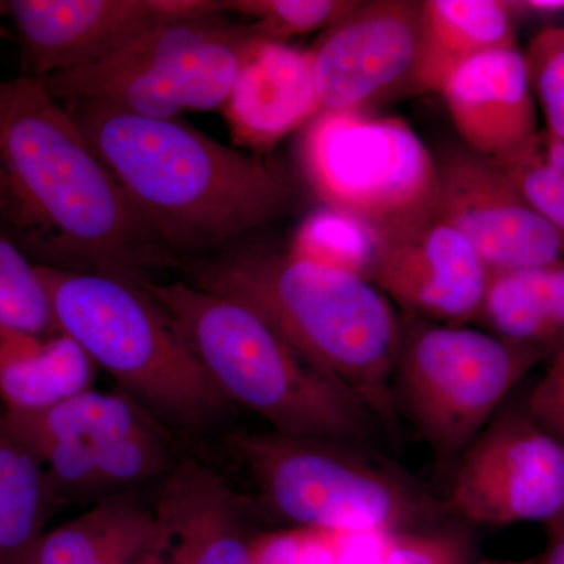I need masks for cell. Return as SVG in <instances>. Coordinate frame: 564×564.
Wrapping results in <instances>:
<instances>
[{
    "label": "cell",
    "instance_id": "cell-1",
    "mask_svg": "<svg viewBox=\"0 0 564 564\" xmlns=\"http://www.w3.org/2000/svg\"><path fill=\"white\" fill-rule=\"evenodd\" d=\"M0 228L36 267L150 278L172 258L43 82L0 79Z\"/></svg>",
    "mask_w": 564,
    "mask_h": 564
},
{
    "label": "cell",
    "instance_id": "cell-2",
    "mask_svg": "<svg viewBox=\"0 0 564 564\" xmlns=\"http://www.w3.org/2000/svg\"><path fill=\"white\" fill-rule=\"evenodd\" d=\"M133 210L172 250H209L291 214L299 191L267 155L177 120L95 101L62 102Z\"/></svg>",
    "mask_w": 564,
    "mask_h": 564
},
{
    "label": "cell",
    "instance_id": "cell-3",
    "mask_svg": "<svg viewBox=\"0 0 564 564\" xmlns=\"http://www.w3.org/2000/svg\"><path fill=\"white\" fill-rule=\"evenodd\" d=\"M191 284L247 304L391 425L402 317L372 282L288 252L248 251L198 263Z\"/></svg>",
    "mask_w": 564,
    "mask_h": 564
},
{
    "label": "cell",
    "instance_id": "cell-4",
    "mask_svg": "<svg viewBox=\"0 0 564 564\" xmlns=\"http://www.w3.org/2000/svg\"><path fill=\"white\" fill-rule=\"evenodd\" d=\"M231 404L274 433L362 447L377 419L247 304L191 282L137 281Z\"/></svg>",
    "mask_w": 564,
    "mask_h": 564
},
{
    "label": "cell",
    "instance_id": "cell-5",
    "mask_svg": "<svg viewBox=\"0 0 564 564\" xmlns=\"http://www.w3.org/2000/svg\"><path fill=\"white\" fill-rule=\"evenodd\" d=\"M36 273L58 332L166 430L203 432L231 406L139 282L46 267Z\"/></svg>",
    "mask_w": 564,
    "mask_h": 564
},
{
    "label": "cell",
    "instance_id": "cell-6",
    "mask_svg": "<svg viewBox=\"0 0 564 564\" xmlns=\"http://www.w3.org/2000/svg\"><path fill=\"white\" fill-rule=\"evenodd\" d=\"M258 33L225 14L163 21L93 65L43 80L58 102L95 101L176 120L185 110H223Z\"/></svg>",
    "mask_w": 564,
    "mask_h": 564
},
{
    "label": "cell",
    "instance_id": "cell-7",
    "mask_svg": "<svg viewBox=\"0 0 564 564\" xmlns=\"http://www.w3.org/2000/svg\"><path fill=\"white\" fill-rule=\"evenodd\" d=\"M229 447L265 507L292 527L393 532L432 511L413 485L352 445L273 432L236 434Z\"/></svg>",
    "mask_w": 564,
    "mask_h": 564
},
{
    "label": "cell",
    "instance_id": "cell-8",
    "mask_svg": "<svg viewBox=\"0 0 564 564\" xmlns=\"http://www.w3.org/2000/svg\"><path fill=\"white\" fill-rule=\"evenodd\" d=\"M545 355L496 334L403 315L393 381L436 462L458 463Z\"/></svg>",
    "mask_w": 564,
    "mask_h": 564
},
{
    "label": "cell",
    "instance_id": "cell-9",
    "mask_svg": "<svg viewBox=\"0 0 564 564\" xmlns=\"http://www.w3.org/2000/svg\"><path fill=\"white\" fill-rule=\"evenodd\" d=\"M296 161L323 207L375 231L434 207L436 158L400 118L318 111L300 132Z\"/></svg>",
    "mask_w": 564,
    "mask_h": 564
},
{
    "label": "cell",
    "instance_id": "cell-10",
    "mask_svg": "<svg viewBox=\"0 0 564 564\" xmlns=\"http://www.w3.org/2000/svg\"><path fill=\"white\" fill-rule=\"evenodd\" d=\"M447 507L480 525L558 521L564 516V445L527 411L497 415L456 463Z\"/></svg>",
    "mask_w": 564,
    "mask_h": 564
},
{
    "label": "cell",
    "instance_id": "cell-11",
    "mask_svg": "<svg viewBox=\"0 0 564 564\" xmlns=\"http://www.w3.org/2000/svg\"><path fill=\"white\" fill-rule=\"evenodd\" d=\"M422 44V0H359L311 47L322 110L366 111L415 95Z\"/></svg>",
    "mask_w": 564,
    "mask_h": 564
},
{
    "label": "cell",
    "instance_id": "cell-12",
    "mask_svg": "<svg viewBox=\"0 0 564 564\" xmlns=\"http://www.w3.org/2000/svg\"><path fill=\"white\" fill-rule=\"evenodd\" d=\"M375 234L370 281L403 315L448 325L478 321L491 270L436 207Z\"/></svg>",
    "mask_w": 564,
    "mask_h": 564
},
{
    "label": "cell",
    "instance_id": "cell-13",
    "mask_svg": "<svg viewBox=\"0 0 564 564\" xmlns=\"http://www.w3.org/2000/svg\"><path fill=\"white\" fill-rule=\"evenodd\" d=\"M436 172L437 214L469 240L491 272L563 261L560 234L496 162L452 148L436 158Z\"/></svg>",
    "mask_w": 564,
    "mask_h": 564
},
{
    "label": "cell",
    "instance_id": "cell-14",
    "mask_svg": "<svg viewBox=\"0 0 564 564\" xmlns=\"http://www.w3.org/2000/svg\"><path fill=\"white\" fill-rule=\"evenodd\" d=\"M21 77L46 80L93 65L163 22L154 0H9Z\"/></svg>",
    "mask_w": 564,
    "mask_h": 564
},
{
    "label": "cell",
    "instance_id": "cell-15",
    "mask_svg": "<svg viewBox=\"0 0 564 564\" xmlns=\"http://www.w3.org/2000/svg\"><path fill=\"white\" fill-rule=\"evenodd\" d=\"M221 111L234 147L269 155L322 111L311 50L259 36Z\"/></svg>",
    "mask_w": 564,
    "mask_h": 564
},
{
    "label": "cell",
    "instance_id": "cell-16",
    "mask_svg": "<svg viewBox=\"0 0 564 564\" xmlns=\"http://www.w3.org/2000/svg\"><path fill=\"white\" fill-rule=\"evenodd\" d=\"M443 96L467 150L497 162L536 139V99L524 52L494 51L464 63Z\"/></svg>",
    "mask_w": 564,
    "mask_h": 564
},
{
    "label": "cell",
    "instance_id": "cell-17",
    "mask_svg": "<svg viewBox=\"0 0 564 564\" xmlns=\"http://www.w3.org/2000/svg\"><path fill=\"white\" fill-rule=\"evenodd\" d=\"M154 511L166 538L162 564H252L242 500L199 459H177Z\"/></svg>",
    "mask_w": 564,
    "mask_h": 564
},
{
    "label": "cell",
    "instance_id": "cell-18",
    "mask_svg": "<svg viewBox=\"0 0 564 564\" xmlns=\"http://www.w3.org/2000/svg\"><path fill=\"white\" fill-rule=\"evenodd\" d=\"M96 364L66 334L0 325V400L7 411H39L90 391Z\"/></svg>",
    "mask_w": 564,
    "mask_h": 564
},
{
    "label": "cell",
    "instance_id": "cell-19",
    "mask_svg": "<svg viewBox=\"0 0 564 564\" xmlns=\"http://www.w3.org/2000/svg\"><path fill=\"white\" fill-rule=\"evenodd\" d=\"M423 44L415 95L441 93L464 63L516 43L514 11L505 0H422Z\"/></svg>",
    "mask_w": 564,
    "mask_h": 564
},
{
    "label": "cell",
    "instance_id": "cell-20",
    "mask_svg": "<svg viewBox=\"0 0 564 564\" xmlns=\"http://www.w3.org/2000/svg\"><path fill=\"white\" fill-rule=\"evenodd\" d=\"M13 436L36 458L54 444L88 447L115 443L161 426L128 393L85 391L39 411L3 410ZM163 426V425H162Z\"/></svg>",
    "mask_w": 564,
    "mask_h": 564
},
{
    "label": "cell",
    "instance_id": "cell-21",
    "mask_svg": "<svg viewBox=\"0 0 564 564\" xmlns=\"http://www.w3.org/2000/svg\"><path fill=\"white\" fill-rule=\"evenodd\" d=\"M478 321L505 340L554 352L564 343V259L491 272Z\"/></svg>",
    "mask_w": 564,
    "mask_h": 564
},
{
    "label": "cell",
    "instance_id": "cell-22",
    "mask_svg": "<svg viewBox=\"0 0 564 564\" xmlns=\"http://www.w3.org/2000/svg\"><path fill=\"white\" fill-rule=\"evenodd\" d=\"M158 527L155 511L132 497H106L73 521L40 533L6 564H91Z\"/></svg>",
    "mask_w": 564,
    "mask_h": 564
},
{
    "label": "cell",
    "instance_id": "cell-23",
    "mask_svg": "<svg viewBox=\"0 0 564 564\" xmlns=\"http://www.w3.org/2000/svg\"><path fill=\"white\" fill-rule=\"evenodd\" d=\"M57 505L43 466L13 436L0 411V564L43 533Z\"/></svg>",
    "mask_w": 564,
    "mask_h": 564
},
{
    "label": "cell",
    "instance_id": "cell-24",
    "mask_svg": "<svg viewBox=\"0 0 564 564\" xmlns=\"http://www.w3.org/2000/svg\"><path fill=\"white\" fill-rule=\"evenodd\" d=\"M288 254L370 281L377 254V234L370 226L322 206L300 223Z\"/></svg>",
    "mask_w": 564,
    "mask_h": 564
},
{
    "label": "cell",
    "instance_id": "cell-25",
    "mask_svg": "<svg viewBox=\"0 0 564 564\" xmlns=\"http://www.w3.org/2000/svg\"><path fill=\"white\" fill-rule=\"evenodd\" d=\"M172 437L165 426H155L95 448L93 496H121L173 469Z\"/></svg>",
    "mask_w": 564,
    "mask_h": 564
},
{
    "label": "cell",
    "instance_id": "cell-26",
    "mask_svg": "<svg viewBox=\"0 0 564 564\" xmlns=\"http://www.w3.org/2000/svg\"><path fill=\"white\" fill-rule=\"evenodd\" d=\"M336 564H470L467 545L454 533H358L345 545Z\"/></svg>",
    "mask_w": 564,
    "mask_h": 564
},
{
    "label": "cell",
    "instance_id": "cell-27",
    "mask_svg": "<svg viewBox=\"0 0 564 564\" xmlns=\"http://www.w3.org/2000/svg\"><path fill=\"white\" fill-rule=\"evenodd\" d=\"M0 325L35 334H58L36 267L0 228Z\"/></svg>",
    "mask_w": 564,
    "mask_h": 564
},
{
    "label": "cell",
    "instance_id": "cell-28",
    "mask_svg": "<svg viewBox=\"0 0 564 564\" xmlns=\"http://www.w3.org/2000/svg\"><path fill=\"white\" fill-rule=\"evenodd\" d=\"M223 14L252 20L251 28L267 40L282 41L326 31L359 0H220Z\"/></svg>",
    "mask_w": 564,
    "mask_h": 564
},
{
    "label": "cell",
    "instance_id": "cell-29",
    "mask_svg": "<svg viewBox=\"0 0 564 564\" xmlns=\"http://www.w3.org/2000/svg\"><path fill=\"white\" fill-rule=\"evenodd\" d=\"M540 133L521 150L496 163L564 240V176L545 161Z\"/></svg>",
    "mask_w": 564,
    "mask_h": 564
},
{
    "label": "cell",
    "instance_id": "cell-30",
    "mask_svg": "<svg viewBox=\"0 0 564 564\" xmlns=\"http://www.w3.org/2000/svg\"><path fill=\"white\" fill-rule=\"evenodd\" d=\"M524 55L534 99L543 110L544 131L564 140V28L541 29Z\"/></svg>",
    "mask_w": 564,
    "mask_h": 564
},
{
    "label": "cell",
    "instance_id": "cell-31",
    "mask_svg": "<svg viewBox=\"0 0 564 564\" xmlns=\"http://www.w3.org/2000/svg\"><path fill=\"white\" fill-rule=\"evenodd\" d=\"M358 533L289 527L251 536L252 564H336L348 541Z\"/></svg>",
    "mask_w": 564,
    "mask_h": 564
},
{
    "label": "cell",
    "instance_id": "cell-32",
    "mask_svg": "<svg viewBox=\"0 0 564 564\" xmlns=\"http://www.w3.org/2000/svg\"><path fill=\"white\" fill-rule=\"evenodd\" d=\"M527 414L543 432L564 445V343L552 356L527 402Z\"/></svg>",
    "mask_w": 564,
    "mask_h": 564
},
{
    "label": "cell",
    "instance_id": "cell-33",
    "mask_svg": "<svg viewBox=\"0 0 564 564\" xmlns=\"http://www.w3.org/2000/svg\"><path fill=\"white\" fill-rule=\"evenodd\" d=\"M165 549V533L159 524L158 529L126 541L91 564H162Z\"/></svg>",
    "mask_w": 564,
    "mask_h": 564
},
{
    "label": "cell",
    "instance_id": "cell-34",
    "mask_svg": "<svg viewBox=\"0 0 564 564\" xmlns=\"http://www.w3.org/2000/svg\"><path fill=\"white\" fill-rule=\"evenodd\" d=\"M516 13H533L536 17H556L564 13V0H519L510 2Z\"/></svg>",
    "mask_w": 564,
    "mask_h": 564
},
{
    "label": "cell",
    "instance_id": "cell-35",
    "mask_svg": "<svg viewBox=\"0 0 564 564\" xmlns=\"http://www.w3.org/2000/svg\"><path fill=\"white\" fill-rule=\"evenodd\" d=\"M551 540L543 558L538 564H564V516L549 524Z\"/></svg>",
    "mask_w": 564,
    "mask_h": 564
},
{
    "label": "cell",
    "instance_id": "cell-36",
    "mask_svg": "<svg viewBox=\"0 0 564 564\" xmlns=\"http://www.w3.org/2000/svg\"><path fill=\"white\" fill-rule=\"evenodd\" d=\"M540 139L545 161L564 176V140L545 131H541Z\"/></svg>",
    "mask_w": 564,
    "mask_h": 564
},
{
    "label": "cell",
    "instance_id": "cell-37",
    "mask_svg": "<svg viewBox=\"0 0 564 564\" xmlns=\"http://www.w3.org/2000/svg\"><path fill=\"white\" fill-rule=\"evenodd\" d=\"M10 17V6L7 0H0V22L3 21V18Z\"/></svg>",
    "mask_w": 564,
    "mask_h": 564
},
{
    "label": "cell",
    "instance_id": "cell-38",
    "mask_svg": "<svg viewBox=\"0 0 564 564\" xmlns=\"http://www.w3.org/2000/svg\"><path fill=\"white\" fill-rule=\"evenodd\" d=\"M470 564H529V563H510V562H480Z\"/></svg>",
    "mask_w": 564,
    "mask_h": 564
},
{
    "label": "cell",
    "instance_id": "cell-39",
    "mask_svg": "<svg viewBox=\"0 0 564 564\" xmlns=\"http://www.w3.org/2000/svg\"><path fill=\"white\" fill-rule=\"evenodd\" d=\"M529 564H538V563H529Z\"/></svg>",
    "mask_w": 564,
    "mask_h": 564
}]
</instances>
